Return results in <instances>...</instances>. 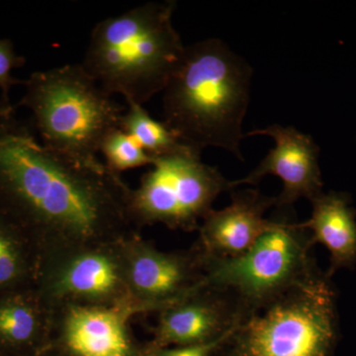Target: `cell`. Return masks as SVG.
Wrapping results in <instances>:
<instances>
[{"instance_id": "1", "label": "cell", "mask_w": 356, "mask_h": 356, "mask_svg": "<svg viewBox=\"0 0 356 356\" xmlns=\"http://www.w3.org/2000/svg\"><path fill=\"white\" fill-rule=\"evenodd\" d=\"M131 187L99 159L44 146L15 114L0 119V215L42 255L139 235L129 215Z\"/></svg>"}, {"instance_id": "2", "label": "cell", "mask_w": 356, "mask_h": 356, "mask_svg": "<svg viewBox=\"0 0 356 356\" xmlns=\"http://www.w3.org/2000/svg\"><path fill=\"white\" fill-rule=\"evenodd\" d=\"M254 70L222 40L185 46L163 91V123L184 146L219 147L242 159L243 122Z\"/></svg>"}, {"instance_id": "3", "label": "cell", "mask_w": 356, "mask_h": 356, "mask_svg": "<svg viewBox=\"0 0 356 356\" xmlns=\"http://www.w3.org/2000/svg\"><path fill=\"white\" fill-rule=\"evenodd\" d=\"M177 2H147L100 21L90 34L83 69L110 95L144 105L163 92L184 57L172 16Z\"/></svg>"}, {"instance_id": "4", "label": "cell", "mask_w": 356, "mask_h": 356, "mask_svg": "<svg viewBox=\"0 0 356 356\" xmlns=\"http://www.w3.org/2000/svg\"><path fill=\"white\" fill-rule=\"evenodd\" d=\"M339 339L336 288L320 270L247 312L211 356H334Z\"/></svg>"}, {"instance_id": "5", "label": "cell", "mask_w": 356, "mask_h": 356, "mask_svg": "<svg viewBox=\"0 0 356 356\" xmlns=\"http://www.w3.org/2000/svg\"><path fill=\"white\" fill-rule=\"evenodd\" d=\"M20 105L29 110L42 144L81 159H98L103 140L124 108L105 92L81 64L33 72L23 81Z\"/></svg>"}, {"instance_id": "6", "label": "cell", "mask_w": 356, "mask_h": 356, "mask_svg": "<svg viewBox=\"0 0 356 356\" xmlns=\"http://www.w3.org/2000/svg\"><path fill=\"white\" fill-rule=\"evenodd\" d=\"M313 245L311 233L302 222L276 221L240 257L222 259L200 252L203 286L229 295L245 315L320 271L311 255Z\"/></svg>"}, {"instance_id": "7", "label": "cell", "mask_w": 356, "mask_h": 356, "mask_svg": "<svg viewBox=\"0 0 356 356\" xmlns=\"http://www.w3.org/2000/svg\"><path fill=\"white\" fill-rule=\"evenodd\" d=\"M200 156L184 146L154 159L129 196V215L138 231L158 224L173 231H198L218 196L232 189L231 181Z\"/></svg>"}, {"instance_id": "8", "label": "cell", "mask_w": 356, "mask_h": 356, "mask_svg": "<svg viewBox=\"0 0 356 356\" xmlns=\"http://www.w3.org/2000/svg\"><path fill=\"white\" fill-rule=\"evenodd\" d=\"M34 287L51 310L65 305L138 307L128 290L122 242L42 255Z\"/></svg>"}, {"instance_id": "9", "label": "cell", "mask_w": 356, "mask_h": 356, "mask_svg": "<svg viewBox=\"0 0 356 356\" xmlns=\"http://www.w3.org/2000/svg\"><path fill=\"white\" fill-rule=\"evenodd\" d=\"M131 299L144 315L158 313L203 287V257L195 245L163 252L142 236L122 242Z\"/></svg>"}, {"instance_id": "10", "label": "cell", "mask_w": 356, "mask_h": 356, "mask_svg": "<svg viewBox=\"0 0 356 356\" xmlns=\"http://www.w3.org/2000/svg\"><path fill=\"white\" fill-rule=\"evenodd\" d=\"M138 307L65 305L51 310L50 348L60 356H147L131 320Z\"/></svg>"}, {"instance_id": "11", "label": "cell", "mask_w": 356, "mask_h": 356, "mask_svg": "<svg viewBox=\"0 0 356 356\" xmlns=\"http://www.w3.org/2000/svg\"><path fill=\"white\" fill-rule=\"evenodd\" d=\"M257 135L273 138L275 147L248 177L231 181L232 189L243 184H257L266 175H275L283 184L282 191L275 197L278 207L292 205L301 198L312 200L322 193L318 147L310 136L291 126L274 124L250 131L245 134V138Z\"/></svg>"}, {"instance_id": "12", "label": "cell", "mask_w": 356, "mask_h": 356, "mask_svg": "<svg viewBox=\"0 0 356 356\" xmlns=\"http://www.w3.org/2000/svg\"><path fill=\"white\" fill-rule=\"evenodd\" d=\"M156 314L151 343L158 348H179L221 339L243 312L229 295L203 286Z\"/></svg>"}, {"instance_id": "13", "label": "cell", "mask_w": 356, "mask_h": 356, "mask_svg": "<svg viewBox=\"0 0 356 356\" xmlns=\"http://www.w3.org/2000/svg\"><path fill=\"white\" fill-rule=\"evenodd\" d=\"M275 205V197L262 195L255 189L233 192L229 206L212 209L204 218L194 245L206 257H240L275 226L276 221L264 217Z\"/></svg>"}, {"instance_id": "14", "label": "cell", "mask_w": 356, "mask_h": 356, "mask_svg": "<svg viewBox=\"0 0 356 356\" xmlns=\"http://www.w3.org/2000/svg\"><path fill=\"white\" fill-rule=\"evenodd\" d=\"M51 310L35 287L0 292V351L37 356L50 348Z\"/></svg>"}, {"instance_id": "15", "label": "cell", "mask_w": 356, "mask_h": 356, "mask_svg": "<svg viewBox=\"0 0 356 356\" xmlns=\"http://www.w3.org/2000/svg\"><path fill=\"white\" fill-rule=\"evenodd\" d=\"M310 219L302 222L311 233L312 242L321 243L330 252L332 276L341 268L356 264V215L348 197L343 193H321L312 199Z\"/></svg>"}, {"instance_id": "16", "label": "cell", "mask_w": 356, "mask_h": 356, "mask_svg": "<svg viewBox=\"0 0 356 356\" xmlns=\"http://www.w3.org/2000/svg\"><path fill=\"white\" fill-rule=\"evenodd\" d=\"M39 264L34 243L0 215V292L34 287Z\"/></svg>"}, {"instance_id": "17", "label": "cell", "mask_w": 356, "mask_h": 356, "mask_svg": "<svg viewBox=\"0 0 356 356\" xmlns=\"http://www.w3.org/2000/svg\"><path fill=\"white\" fill-rule=\"evenodd\" d=\"M127 102L119 128L132 137L153 159L179 151L184 147L163 122L154 120L143 105Z\"/></svg>"}, {"instance_id": "18", "label": "cell", "mask_w": 356, "mask_h": 356, "mask_svg": "<svg viewBox=\"0 0 356 356\" xmlns=\"http://www.w3.org/2000/svg\"><path fill=\"white\" fill-rule=\"evenodd\" d=\"M99 153L104 156L105 165L119 175L133 168L151 166L154 161L132 137L120 128L114 129L104 138Z\"/></svg>"}, {"instance_id": "19", "label": "cell", "mask_w": 356, "mask_h": 356, "mask_svg": "<svg viewBox=\"0 0 356 356\" xmlns=\"http://www.w3.org/2000/svg\"><path fill=\"white\" fill-rule=\"evenodd\" d=\"M25 64V58L16 54L10 40L0 39V89L2 98L9 100V91L15 84L23 83L14 79V70L19 69Z\"/></svg>"}, {"instance_id": "20", "label": "cell", "mask_w": 356, "mask_h": 356, "mask_svg": "<svg viewBox=\"0 0 356 356\" xmlns=\"http://www.w3.org/2000/svg\"><path fill=\"white\" fill-rule=\"evenodd\" d=\"M221 339L212 343L179 348H158L151 341H147V356H211Z\"/></svg>"}, {"instance_id": "21", "label": "cell", "mask_w": 356, "mask_h": 356, "mask_svg": "<svg viewBox=\"0 0 356 356\" xmlns=\"http://www.w3.org/2000/svg\"><path fill=\"white\" fill-rule=\"evenodd\" d=\"M14 114H15V108H14L13 105L11 104L9 100L1 98L0 99V119Z\"/></svg>"}, {"instance_id": "22", "label": "cell", "mask_w": 356, "mask_h": 356, "mask_svg": "<svg viewBox=\"0 0 356 356\" xmlns=\"http://www.w3.org/2000/svg\"><path fill=\"white\" fill-rule=\"evenodd\" d=\"M37 356H60V355H57V353H56L55 351L51 350V348H49V350L44 351L43 353H41V355H39Z\"/></svg>"}, {"instance_id": "23", "label": "cell", "mask_w": 356, "mask_h": 356, "mask_svg": "<svg viewBox=\"0 0 356 356\" xmlns=\"http://www.w3.org/2000/svg\"><path fill=\"white\" fill-rule=\"evenodd\" d=\"M0 356H7V355H4L3 353H1V351H0Z\"/></svg>"}]
</instances>
